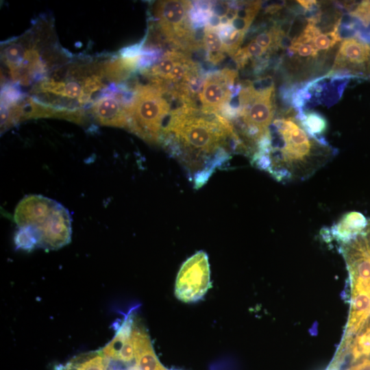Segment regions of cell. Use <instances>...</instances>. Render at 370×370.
Wrapping results in <instances>:
<instances>
[{"label": "cell", "instance_id": "cell-1", "mask_svg": "<svg viewBox=\"0 0 370 370\" xmlns=\"http://www.w3.org/2000/svg\"><path fill=\"white\" fill-rule=\"evenodd\" d=\"M160 143L183 166L196 188L229 160L232 151L244 152L230 121L192 105H183L171 112Z\"/></svg>", "mask_w": 370, "mask_h": 370}, {"label": "cell", "instance_id": "cell-2", "mask_svg": "<svg viewBox=\"0 0 370 370\" xmlns=\"http://www.w3.org/2000/svg\"><path fill=\"white\" fill-rule=\"evenodd\" d=\"M270 127L251 162L278 182L307 180L330 159L328 144L310 136L293 119H274Z\"/></svg>", "mask_w": 370, "mask_h": 370}, {"label": "cell", "instance_id": "cell-3", "mask_svg": "<svg viewBox=\"0 0 370 370\" xmlns=\"http://www.w3.org/2000/svg\"><path fill=\"white\" fill-rule=\"evenodd\" d=\"M104 79L101 62L71 63L41 79L32 90L35 95H44L46 105L63 106L64 103L69 109L70 105L85 104L94 93L106 88Z\"/></svg>", "mask_w": 370, "mask_h": 370}, {"label": "cell", "instance_id": "cell-4", "mask_svg": "<svg viewBox=\"0 0 370 370\" xmlns=\"http://www.w3.org/2000/svg\"><path fill=\"white\" fill-rule=\"evenodd\" d=\"M51 30L47 24H40L34 31L3 45L1 60L14 82L28 86L62 57L55 48L48 51L43 49L47 39L53 36Z\"/></svg>", "mask_w": 370, "mask_h": 370}, {"label": "cell", "instance_id": "cell-5", "mask_svg": "<svg viewBox=\"0 0 370 370\" xmlns=\"http://www.w3.org/2000/svg\"><path fill=\"white\" fill-rule=\"evenodd\" d=\"M171 113L163 92L151 84H136L127 129L151 144H160L163 122Z\"/></svg>", "mask_w": 370, "mask_h": 370}, {"label": "cell", "instance_id": "cell-6", "mask_svg": "<svg viewBox=\"0 0 370 370\" xmlns=\"http://www.w3.org/2000/svg\"><path fill=\"white\" fill-rule=\"evenodd\" d=\"M191 7L192 3L188 1H158L153 7V15L169 41L178 46L187 44L189 48H195L199 45L189 19Z\"/></svg>", "mask_w": 370, "mask_h": 370}, {"label": "cell", "instance_id": "cell-7", "mask_svg": "<svg viewBox=\"0 0 370 370\" xmlns=\"http://www.w3.org/2000/svg\"><path fill=\"white\" fill-rule=\"evenodd\" d=\"M208 257L199 251L182 265L176 278L175 295L182 301L200 299L211 287Z\"/></svg>", "mask_w": 370, "mask_h": 370}, {"label": "cell", "instance_id": "cell-8", "mask_svg": "<svg viewBox=\"0 0 370 370\" xmlns=\"http://www.w3.org/2000/svg\"><path fill=\"white\" fill-rule=\"evenodd\" d=\"M237 72L230 69L207 74L199 92L201 110L219 114L232 99Z\"/></svg>", "mask_w": 370, "mask_h": 370}, {"label": "cell", "instance_id": "cell-9", "mask_svg": "<svg viewBox=\"0 0 370 370\" xmlns=\"http://www.w3.org/2000/svg\"><path fill=\"white\" fill-rule=\"evenodd\" d=\"M110 93L99 97L91 106L90 114L102 125L127 129L129 111L134 92L127 94L119 92L118 88H111Z\"/></svg>", "mask_w": 370, "mask_h": 370}, {"label": "cell", "instance_id": "cell-10", "mask_svg": "<svg viewBox=\"0 0 370 370\" xmlns=\"http://www.w3.org/2000/svg\"><path fill=\"white\" fill-rule=\"evenodd\" d=\"M71 223L69 210L58 202L43 224L36 227L40 234L38 247L53 250L69 244L71 239Z\"/></svg>", "mask_w": 370, "mask_h": 370}, {"label": "cell", "instance_id": "cell-11", "mask_svg": "<svg viewBox=\"0 0 370 370\" xmlns=\"http://www.w3.org/2000/svg\"><path fill=\"white\" fill-rule=\"evenodd\" d=\"M53 199L40 195L24 197L17 204L14 221L18 227L34 225L40 227L56 206Z\"/></svg>", "mask_w": 370, "mask_h": 370}, {"label": "cell", "instance_id": "cell-12", "mask_svg": "<svg viewBox=\"0 0 370 370\" xmlns=\"http://www.w3.org/2000/svg\"><path fill=\"white\" fill-rule=\"evenodd\" d=\"M370 61V45L358 38H347L340 45L336 65L363 73Z\"/></svg>", "mask_w": 370, "mask_h": 370}, {"label": "cell", "instance_id": "cell-13", "mask_svg": "<svg viewBox=\"0 0 370 370\" xmlns=\"http://www.w3.org/2000/svg\"><path fill=\"white\" fill-rule=\"evenodd\" d=\"M367 223L368 219L362 213L349 212L332 225L331 234L334 239L344 244L360 234Z\"/></svg>", "mask_w": 370, "mask_h": 370}, {"label": "cell", "instance_id": "cell-14", "mask_svg": "<svg viewBox=\"0 0 370 370\" xmlns=\"http://www.w3.org/2000/svg\"><path fill=\"white\" fill-rule=\"evenodd\" d=\"M54 370H108L107 360L100 350L92 351L56 365Z\"/></svg>", "mask_w": 370, "mask_h": 370}, {"label": "cell", "instance_id": "cell-15", "mask_svg": "<svg viewBox=\"0 0 370 370\" xmlns=\"http://www.w3.org/2000/svg\"><path fill=\"white\" fill-rule=\"evenodd\" d=\"M203 42L208 52V60L212 64L220 62L224 58L225 51L217 30L206 26Z\"/></svg>", "mask_w": 370, "mask_h": 370}, {"label": "cell", "instance_id": "cell-16", "mask_svg": "<svg viewBox=\"0 0 370 370\" xmlns=\"http://www.w3.org/2000/svg\"><path fill=\"white\" fill-rule=\"evenodd\" d=\"M300 123L310 136L325 143L320 136L325 132L328 123L321 114L316 112H306L301 116Z\"/></svg>", "mask_w": 370, "mask_h": 370}, {"label": "cell", "instance_id": "cell-17", "mask_svg": "<svg viewBox=\"0 0 370 370\" xmlns=\"http://www.w3.org/2000/svg\"><path fill=\"white\" fill-rule=\"evenodd\" d=\"M217 30L222 41L225 53L234 56L240 49L245 33L236 30L230 24L221 25Z\"/></svg>", "mask_w": 370, "mask_h": 370}, {"label": "cell", "instance_id": "cell-18", "mask_svg": "<svg viewBox=\"0 0 370 370\" xmlns=\"http://www.w3.org/2000/svg\"><path fill=\"white\" fill-rule=\"evenodd\" d=\"M14 244L18 249L31 251L38 247L40 234L34 225L18 227L14 237Z\"/></svg>", "mask_w": 370, "mask_h": 370}, {"label": "cell", "instance_id": "cell-19", "mask_svg": "<svg viewBox=\"0 0 370 370\" xmlns=\"http://www.w3.org/2000/svg\"><path fill=\"white\" fill-rule=\"evenodd\" d=\"M340 40L341 37L336 27L332 31L326 33H321V31L317 27L312 37L310 45L318 51H327L333 47Z\"/></svg>", "mask_w": 370, "mask_h": 370}, {"label": "cell", "instance_id": "cell-20", "mask_svg": "<svg viewBox=\"0 0 370 370\" xmlns=\"http://www.w3.org/2000/svg\"><path fill=\"white\" fill-rule=\"evenodd\" d=\"M351 14L359 19L364 25L370 24V1H362Z\"/></svg>", "mask_w": 370, "mask_h": 370}, {"label": "cell", "instance_id": "cell-21", "mask_svg": "<svg viewBox=\"0 0 370 370\" xmlns=\"http://www.w3.org/2000/svg\"><path fill=\"white\" fill-rule=\"evenodd\" d=\"M289 50L304 58L316 57L319 52L310 44L298 43L293 41L290 45Z\"/></svg>", "mask_w": 370, "mask_h": 370}, {"label": "cell", "instance_id": "cell-22", "mask_svg": "<svg viewBox=\"0 0 370 370\" xmlns=\"http://www.w3.org/2000/svg\"><path fill=\"white\" fill-rule=\"evenodd\" d=\"M239 51L244 58L247 60L249 58L260 57L267 51L262 48L254 40H252L244 48L239 49Z\"/></svg>", "mask_w": 370, "mask_h": 370}, {"label": "cell", "instance_id": "cell-23", "mask_svg": "<svg viewBox=\"0 0 370 370\" xmlns=\"http://www.w3.org/2000/svg\"><path fill=\"white\" fill-rule=\"evenodd\" d=\"M230 8V2L216 1L212 2L211 12L219 17L225 16Z\"/></svg>", "mask_w": 370, "mask_h": 370}, {"label": "cell", "instance_id": "cell-24", "mask_svg": "<svg viewBox=\"0 0 370 370\" xmlns=\"http://www.w3.org/2000/svg\"><path fill=\"white\" fill-rule=\"evenodd\" d=\"M221 25V17L212 13L208 20L206 26L214 29H217Z\"/></svg>", "mask_w": 370, "mask_h": 370}, {"label": "cell", "instance_id": "cell-25", "mask_svg": "<svg viewBox=\"0 0 370 370\" xmlns=\"http://www.w3.org/2000/svg\"><path fill=\"white\" fill-rule=\"evenodd\" d=\"M346 370H370V361L364 360L353 364Z\"/></svg>", "mask_w": 370, "mask_h": 370}, {"label": "cell", "instance_id": "cell-26", "mask_svg": "<svg viewBox=\"0 0 370 370\" xmlns=\"http://www.w3.org/2000/svg\"><path fill=\"white\" fill-rule=\"evenodd\" d=\"M297 2L304 8L308 10L313 8L314 5L317 4L316 1H311V0H307V1H297Z\"/></svg>", "mask_w": 370, "mask_h": 370}, {"label": "cell", "instance_id": "cell-27", "mask_svg": "<svg viewBox=\"0 0 370 370\" xmlns=\"http://www.w3.org/2000/svg\"><path fill=\"white\" fill-rule=\"evenodd\" d=\"M328 370H336V369H332V368H330V369H328Z\"/></svg>", "mask_w": 370, "mask_h": 370}, {"label": "cell", "instance_id": "cell-28", "mask_svg": "<svg viewBox=\"0 0 370 370\" xmlns=\"http://www.w3.org/2000/svg\"><path fill=\"white\" fill-rule=\"evenodd\" d=\"M369 72H370V61H369Z\"/></svg>", "mask_w": 370, "mask_h": 370}]
</instances>
